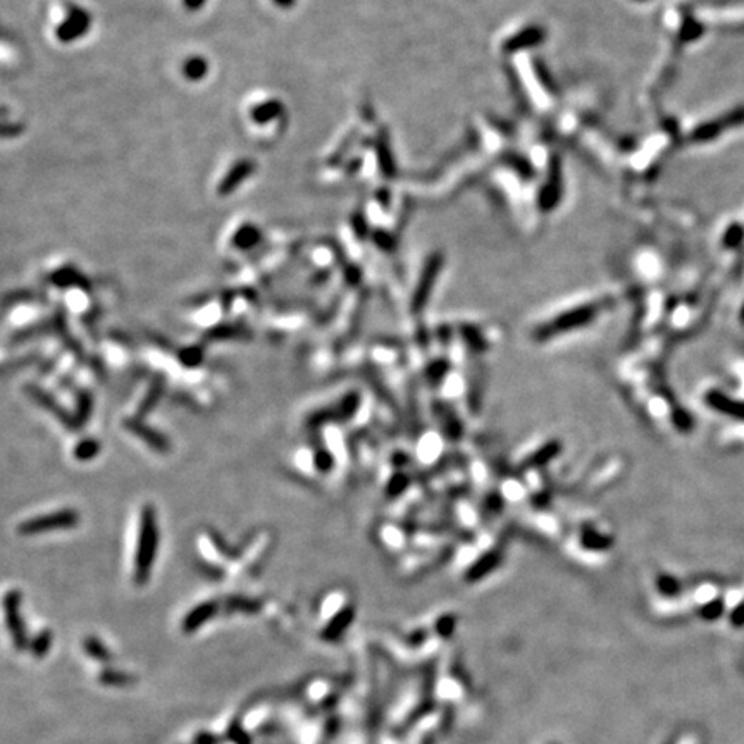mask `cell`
I'll use <instances>...</instances> for the list:
<instances>
[{
  "label": "cell",
  "mask_w": 744,
  "mask_h": 744,
  "mask_svg": "<svg viewBox=\"0 0 744 744\" xmlns=\"http://www.w3.org/2000/svg\"><path fill=\"white\" fill-rule=\"evenodd\" d=\"M658 589L667 596H676L679 595L681 584L677 579L670 577V575H660L658 577Z\"/></svg>",
  "instance_id": "cell-12"
},
{
  "label": "cell",
  "mask_w": 744,
  "mask_h": 744,
  "mask_svg": "<svg viewBox=\"0 0 744 744\" xmlns=\"http://www.w3.org/2000/svg\"><path fill=\"white\" fill-rule=\"evenodd\" d=\"M126 430L133 432L135 436L142 438L149 446H152L157 452H167L169 450V439L162 434V432L152 430V427L145 426L144 423H140L138 419H130L126 420Z\"/></svg>",
  "instance_id": "cell-4"
},
{
  "label": "cell",
  "mask_w": 744,
  "mask_h": 744,
  "mask_svg": "<svg viewBox=\"0 0 744 744\" xmlns=\"http://www.w3.org/2000/svg\"><path fill=\"white\" fill-rule=\"evenodd\" d=\"M214 614V603H205V605H200L197 610H193L192 614L188 615V618H186V628H197V625H200L202 622L207 621L211 615Z\"/></svg>",
  "instance_id": "cell-9"
},
{
  "label": "cell",
  "mask_w": 744,
  "mask_h": 744,
  "mask_svg": "<svg viewBox=\"0 0 744 744\" xmlns=\"http://www.w3.org/2000/svg\"><path fill=\"white\" fill-rule=\"evenodd\" d=\"M326 453H319V457H315V465L317 467H321L322 471H328L329 464H331V458L329 457H324Z\"/></svg>",
  "instance_id": "cell-19"
},
{
  "label": "cell",
  "mask_w": 744,
  "mask_h": 744,
  "mask_svg": "<svg viewBox=\"0 0 744 744\" xmlns=\"http://www.w3.org/2000/svg\"><path fill=\"white\" fill-rule=\"evenodd\" d=\"M582 543L593 549H605L612 545V541L608 540V536H601L596 531H584V534H582Z\"/></svg>",
  "instance_id": "cell-11"
},
{
  "label": "cell",
  "mask_w": 744,
  "mask_h": 744,
  "mask_svg": "<svg viewBox=\"0 0 744 744\" xmlns=\"http://www.w3.org/2000/svg\"><path fill=\"white\" fill-rule=\"evenodd\" d=\"M98 452H100V443H98L97 439H91V438L83 439V441H79L78 445L75 446V457H76V460H79V462L91 460V458H95L98 455Z\"/></svg>",
  "instance_id": "cell-8"
},
{
  "label": "cell",
  "mask_w": 744,
  "mask_h": 744,
  "mask_svg": "<svg viewBox=\"0 0 744 744\" xmlns=\"http://www.w3.org/2000/svg\"><path fill=\"white\" fill-rule=\"evenodd\" d=\"M33 395H35V398H38V402L42 403L43 407H47V409H50V410H52V412H56V416L59 417V419L64 420V423L71 424V426H73V419L68 416V413L64 412V409H62V407L59 405V403L54 402L50 397H47V395H45V393H42V391L33 390Z\"/></svg>",
  "instance_id": "cell-10"
},
{
  "label": "cell",
  "mask_w": 744,
  "mask_h": 744,
  "mask_svg": "<svg viewBox=\"0 0 744 744\" xmlns=\"http://www.w3.org/2000/svg\"><path fill=\"white\" fill-rule=\"evenodd\" d=\"M731 618H732V624H734V625H743L744 624V603L739 605V607L736 608L734 612H732Z\"/></svg>",
  "instance_id": "cell-17"
},
{
  "label": "cell",
  "mask_w": 744,
  "mask_h": 744,
  "mask_svg": "<svg viewBox=\"0 0 744 744\" xmlns=\"http://www.w3.org/2000/svg\"><path fill=\"white\" fill-rule=\"evenodd\" d=\"M179 360H181L185 365H188V367L199 365L202 362V350L197 347L185 348V350L179 351Z\"/></svg>",
  "instance_id": "cell-14"
},
{
  "label": "cell",
  "mask_w": 744,
  "mask_h": 744,
  "mask_svg": "<svg viewBox=\"0 0 744 744\" xmlns=\"http://www.w3.org/2000/svg\"><path fill=\"white\" fill-rule=\"evenodd\" d=\"M705 402L708 403V407H712L717 412H722L724 416L744 420V402L732 400V398L725 397V395L718 393V391H710V393L706 395Z\"/></svg>",
  "instance_id": "cell-5"
},
{
  "label": "cell",
  "mask_w": 744,
  "mask_h": 744,
  "mask_svg": "<svg viewBox=\"0 0 744 744\" xmlns=\"http://www.w3.org/2000/svg\"><path fill=\"white\" fill-rule=\"evenodd\" d=\"M536 40H540V33L534 31V29H531V31L520 33V35L517 36L515 40H512V42H514L512 45H514V47H517V45H519V47H522V45L527 47L529 43H536Z\"/></svg>",
  "instance_id": "cell-16"
},
{
  "label": "cell",
  "mask_w": 744,
  "mask_h": 744,
  "mask_svg": "<svg viewBox=\"0 0 744 744\" xmlns=\"http://www.w3.org/2000/svg\"><path fill=\"white\" fill-rule=\"evenodd\" d=\"M91 407H93V402H91V395L90 393H82L78 398V409H76V413L75 417H73V426H75V430H78L82 424H85L88 419H90V413H91Z\"/></svg>",
  "instance_id": "cell-7"
},
{
  "label": "cell",
  "mask_w": 744,
  "mask_h": 744,
  "mask_svg": "<svg viewBox=\"0 0 744 744\" xmlns=\"http://www.w3.org/2000/svg\"><path fill=\"white\" fill-rule=\"evenodd\" d=\"M498 565V555H494V553H489V555L483 556L481 560H478V562L474 563V569H472V575L474 577H478V575L481 574H486L487 570H491L493 567Z\"/></svg>",
  "instance_id": "cell-13"
},
{
  "label": "cell",
  "mask_w": 744,
  "mask_h": 744,
  "mask_svg": "<svg viewBox=\"0 0 744 744\" xmlns=\"http://www.w3.org/2000/svg\"><path fill=\"white\" fill-rule=\"evenodd\" d=\"M593 317H595V309H593V307H579V309L562 314L559 319H555V321L549 322L548 326H545L540 331V336L541 338H548V336H555L559 335V333H565L569 331V329L588 324Z\"/></svg>",
  "instance_id": "cell-3"
},
{
  "label": "cell",
  "mask_w": 744,
  "mask_h": 744,
  "mask_svg": "<svg viewBox=\"0 0 744 744\" xmlns=\"http://www.w3.org/2000/svg\"><path fill=\"white\" fill-rule=\"evenodd\" d=\"M438 269H439V260H431V262L427 264L426 271H424L423 278H420L419 287H417L416 296H413V307H416L417 310L423 309L424 303H426L427 296H430V293H431L432 283H434V280H436V274H438Z\"/></svg>",
  "instance_id": "cell-6"
},
{
  "label": "cell",
  "mask_w": 744,
  "mask_h": 744,
  "mask_svg": "<svg viewBox=\"0 0 744 744\" xmlns=\"http://www.w3.org/2000/svg\"><path fill=\"white\" fill-rule=\"evenodd\" d=\"M722 612H724V603H722V600H713L712 603L705 605V607L701 608V617L706 618V621H713Z\"/></svg>",
  "instance_id": "cell-15"
},
{
  "label": "cell",
  "mask_w": 744,
  "mask_h": 744,
  "mask_svg": "<svg viewBox=\"0 0 744 744\" xmlns=\"http://www.w3.org/2000/svg\"><path fill=\"white\" fill-rule=\"evenodd\" d=\"M159 549V524L153 505H145L140 515V533H138V548L135 555V582L145 584L157 559Z\"/></svg>",
  "instance_id": "cell-1"
},
{
  "label": "cell",
  "mask_w": 744,
  "mask_h": 744,
  "mask_svg": "<svg viewBox=\"0 0 744 744\" xmlns=\"http://www.w3.org/2000/svg\"><path fill=\"white\" fill-rule=\"evenodd\" d=\"M676 423L679 424L681 430H689V427H691V419H689L688 413H684V412L677 413V416H676Z\"/></svg>",
  "instance_id": "cell-18"
},
{
  "label": "cell",
  "mask_w": 744,
  "mask_h": 744,
  "mask_svg": "<svg viewBox=\"0 0 744 744\" xmlns=\"http://www.w3.org/2000/svg\"><path fill=\"white\" fill-rule=\"evenodd\" d=\"M79 524V514L73 508H62L52 514L33 517V519L24 520L17 527V533L23 536H36L42 533H52V531H64L75 529Z\"/></svg>",
  "instance_id": "cell-2"
}]
</instances>
